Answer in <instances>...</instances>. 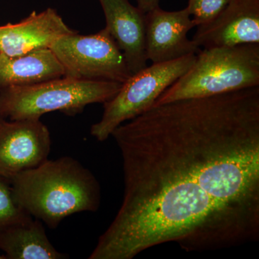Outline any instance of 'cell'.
<instances>
[{"label": "cell", "mask_w": 259, "mask_h": 259, "mask_svg": "<svg viewBox=\"0 0 259 259\" xmlns=\"http://www.w3.org/2000/svg\"><path fill=\"white\" fill-rule=\"evenodd\" d=\"M259 86V44L203 49L154 105Z\"/></svg>", "instance_id": "3"}, {"label": "cell", "mask_w": 259, "mask_h": 259, "mask_svg": "<svg viewBox=\"0 0 259 259\" xmlns=\"http://www.w3.org/2000/svg\"><path fill=\"white\" fill-rule=\"evenodd\" d=\"M111 34L125 57L131 74L147 66L145 48V13L129 0H99Z\"/></svg>", "instance_id": "11"}, {"label": "cell", "mask_w": 259, "mask_h": 259, "mask_svg": "<svg viewBox=\"0 0 259 259\" xmlns=\"http://www.w3.org/2000/svg\"><path fill=\"white\" fill-rule=\"evenodd\" d=\"M190 54L167 62L152 64L131 75L111 100L104 104L101 120L91 127L98 141H106L118 126L146 111L196 60Z\"/></svg>", "instance_id": "5"}, {"label": "cell", "mask_w": 259, "mask_h": 259, "mask_svg": "<svg viewBox=\"0 0 259 259\" xmlns=\"http://www.w3.org/2000/svg\"><path fill=\"white\" fill-rule=\"evenodd\" d=\"M6 258V257H5V255H0V259H5Z\"/></svg>", "instance_id": "17"}, {"label": "cell", "mask_w": 259, "mask_h": 259, "mask_svg": "<svg viewBox=\"0 0 259 259\" xmlns=\"http://www.w3.org/2000/svg\"><path fill=\"white\" fill-rule=\"evenodd\" d=\"M124 197L90 259L259 239V86L153 105L112 132Z\"/></svg>", "instance_id": "1"}, {"label": "cell", "mask_w": 259, "mask_h": 259, "mask_svg": "<svg viewBox=\"0 0 259 259\" xmlns=\"http://www.w3.org/2000/svg\"><path fill=\"white\" fill-rule=\"evenodd\" d=\"M0 249L10 259H64L49 241L42 223L32 216L0 230Z\"/></svg>", "instance_id": "13"}, {"label": "cell", "mask_w": 259, "mask_h": 259, "mask_svg": "<svg viewBox=\"0 0 259 259\" xmlns=\"http://www.w3.org/2000/svg\"><path fill=\"white\" fill-rule=\"evenodd\" d=\"M122 84L62 76L28 86L10 87L0 90V117L40 119L44 114L56 111L74 116L87 105L111 100Z\"/></svg>", "instance_id": "4"}, {"label": "cell", "mask_w": 259, "mask_h": 259, "mask_svg": "<svg viewBox=\"0 0 259 259\" xmlns=\"http://www.w3.org/2000/svg\"><path fill=\"white\" fill-rule=\"evenodd\" d=\"M50 49L67 77L123 83L132 75L123 54L106 28L92 35L75 32L65 35Z\"/></svg>", "instance_id": "6"}, {"label": "cell", "mask_w": 259, "mask_h": 259, "mask_svg": "<svg viewBox=\"0 0 259 259\" xmlns=\"http://www.w3.org/2000/svg\"><path fill=\"white\" fill-rule=\"evenodd\" d=\"M194 27L187 8L174 12L157 8L146 13L145 48L147 60L157 64L197 54L200 49L187 37Z\"/></svg>", "instance_id": "8"}, {"label": "cell", "mask_w": 259, "mask_h": 259, "mask_svg": "<svg viewBox=\"0 0 259 259\" xmlns=\"http://www.w3.org/2000/svg\"><path fill=\"white\" fill-rule=\"evenodd\" d=\"M231 0H189L187 7L196 27L212 21Z\"/></svg>", "instance_id": "15"}, {"label": "cell", "mask_w": 259, "mask_h": 259, "mask_svg": "<svg viewBox=\"0 0 259 259\" xmlns=\"http://www.w3.org/2000/svg\"><path fill=\"white\" fill-rule=\"evenodd\" d=\"M9 181L19 206L51 229L75 213L95 212L100 205L97 179L69 156L48 159Z\"/></svg>", "instance_id": "2"}, {"label": "cell", "mask_w": 259, "mask_h": 259, "mask_svg": "<svg viewBox=\"0 0 259 259\" xmlns=\"http://www.w3.org/2000/svg\"><path fill=\"white\" fill-rule=\"evenodd\" d=\"M30 216L15 201L9 180L0 175V230Z\"/></svg>", "instance_id": "14"}, {"label": "cell", "mask_w": 259, "mask_h": 259, "mask_svg": "<svg viewBox=\"0 0 259 259\" xmlns=\"http://www.w3.org/2000/svg\"><path fill=\"white\" fill-rule=\"evenodd\" d=\"M50 132L40 119L0 117V175L11 179L49 159Z\"/></svg>", "instance_id": "7"}, {"label": "cell", "mask_w": 259, "mask_h": 259, "mask_svg": "<svg viewBox=\"0 0 259 259\" xmlns=\"http://www.w3.org/2000/svg\"><path fill=\"white\" fill-rule=\"evenodd\" d=\"M75 32L56 10L48 8L39 13L34 11L18 23L0 26V53L17 56L50 49L58 39Z\"/></svg>", "instance_id": "10"}, {"label": "cell", "mask_w": 259, "mask_h": 259, "mask_svg": "<svg viewBox=\"0 0 259 259\" xmlns=\"http://www.w3.org/2000/svg\"><path fill=\"white\" fill-rule=\"evenodd\" d=\"M192 40L199 49L259 44V0H231L214 20L197 26Z\"/></svg>", "instance_id": "9"}, {"label": "cell", "mask_w": 259, "mask_h": 259, "mask_svg": "<svg viewBox=\"0 0 259 259\" xmlns=\"http://www.w3.org/2000/svg\"><path fill=\"white\" fill-rule=\"evenodd\" d=\"M62 76L64 70L50 49L17 56L0 53V90L35 84Z\"/></svg>", "instance_id": "12"}, {"label": "cell", "mask_w": 259, "mask_h": 259, "mask_svg": "<svg viewBox=\"0 0 259 259\" xmlns=\"http://www.w3.org/2000/svg\"><path fill=\"white\" fill-rule=\"evenodd\" d=\"M138 8L143 13H146L159 8V0H136Z\"/></svg>", "instance_id": "16"}]
</instances>
